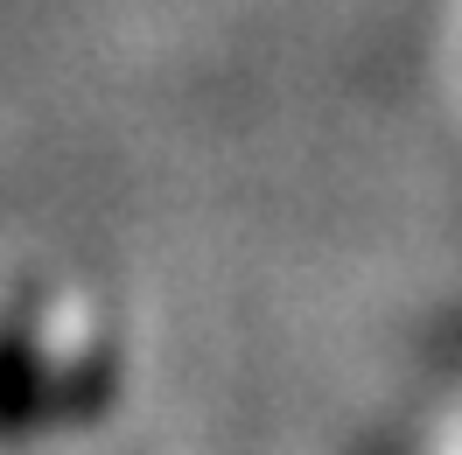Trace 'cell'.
Returning <instances> with one entry per match:
<instances>
[{"label":"cell","instance_id":"cell-1","mask_svg":"<svg viewBox=\"0 0 462 455\" xmlns=\"http://www.w3.org/2000/svg\"><path fill=\"white\" fill-rule=\"evenodd\" d=\"M57 413V371L42 350V315L29 294L0 309V441H29Z\"/></svg>","mask_w":462,"mask_h":455}]
</instances>
